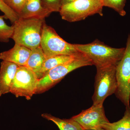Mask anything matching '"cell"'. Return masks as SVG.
I'll return each mask as SVG.
<instances>
[{
  "instance_id": "obj_3",
  "label": "cell",
  "mask_w": 130,
  "mask_h": 130,
  "mask_svg": "<svg viewBox=\"0 0 130 130\" xmlns=\"http://www.w3.org/2000/svg\"><path fill=\"white\" fill-rule=\"evenodd\" d=\"M41 46L46 58L58 55H79L83 54L75 47L59 36L51 26L43 24Z\"/></svg>"
},
{
  "instance_id": "obj_18",
  "label": "cell",
  "mask_w": 130,
  "mask_h": 130,
  "mask_svg": "<svg viewBox=\"0 0 130 130\" xmlns=\"http://www.w3.org/2000/svg\"><path fill=\"white\" fill-rule=\"evenodd\" d=\"M103 6L114 9L120 16H124L126 14L125 10L126 0H102Z\"/></svg>"
},
{
  "instance_id": "obj_16",
  "label": "cell",
  "mask_w": 130,
  "mask_h": 130,
  "mask_svg": "<svg viewBox=\"0 0 130 130\" xmlns=\"http://www.w3.org/2000/svg\"><path fill=\"white\" fill-rule=\"evenodd\" d=\"M102 128L106 130H130V107H126L124 116L120 120L105 124Z\"/></svg>"
},
{
  "instance_id": "obj_9",
  "label": "cell",
  "mask_w": 130,
  "mask_h": 130,
  "mask_svg": "<svg viewBox=\"0 0 130 130\" xmlns=\"http://www.w3.org/2000/svg\"><path fill=\"white\" fill-rule=\"evenodd\" d=\"M72 118L80 125L84 130L98 129L102 128L103 125L109 122L105 115L103 105H93Z\"/></svg>"
},
{
  "instance_id": "obj_15",
  "label": "cell",
  "mask_w": 130,
  "mask_h": 130,
  "mask_svg": "<svg viewBox=\"0 0 130 130\" xmlns=\"http://www.w3.org/2000/svg\"><path fill=\"white\" fill-rule=\"evenodd\" d=\"M41 116L43 118L54 123L60 130H84L80 125L72 118L61 119L47 113H43Z\"/></svg>"
},
{
  "instance_id": "obj_11",
  "label": "cell",
  "mask_w": 130,
  "mask_h": 130,
  "mask_svg": "<svg viewBox=\"0 0 130 130\" xmlns=\"http://www.w3.org/2000/svg\"><path fill=\"white\" fill-rule=\"evenodd\" d=\"M19 67L11 62L2 61L0 67V96L10 93L12 83Z\"/></svg>"
},
{
  "instance_id": "obj_22",
  "label": "cell",
  "mask_w": 130,
  "mask_h": 130,
  "mask_svg": "<svg viewBox=\"0 0 130 130\" xmlns=\"http://www.w3.org/2000/svg\"><path fill=\"white\" fill-rule=\"evenodd\" d=\"M76 0H62V5L70 3Z\"/></svg>"
},
{
  "instance_id": "obj_13",
  "label": "cell",
  "mask_w": 130,
  "mask_h": 130,
  "mask_svg": "<svg viewBox=\"0 0 130 130\" xmlns=\"http://www.w3.org/2000/svg\"><path fill=\"white\" fill-rule=\"evenodd\" d=\"M83 54L79 55H58L52 56L46 59L41 69L40 70L37 77L38 79L42 77L50 70L54 68L71 62L82 56Z\"/></svg>"
},
{
  "instance_id": "obj_20",
  "label": "cell",
  "mask_w": 130,
  "mask_h": 130,
  "mask_svg": "<svg viewBox=\"0 0 130 130\" xmlns=\"http://www.w3.org/2000/svg\"><path fill=\"white\" fill-rule=\"evenodd\" d=\"M45 9L52 13L59 12L62 6V0H41Z\"/></svg>"
},
{
  "instance_id": "obj_23",
  "label": "cell",
  "mask_w": 130,
  "mask_h": 130,
  "mask_svg": "<svg viewBox=\"0 0 130 130\" xmlns=\"http://www.w3.org/2000/svg\"><path fill=\"white\" fill-rule=\"evenodd\" d=\"M96 130H106L105 129H103V128H100V129H98Z\"/></svg>"
},
{
  "instance_id": "obj_5",
  "label": "cell",
  "mask_w": 130,
  "mask_h": 130,
  "mask_svg": "<svg viewBox=\"0 0 130 130\" xmlns=\"http://www.w3.org/2000/svg\"><path fill=\"white\" fill-rule=\"evenodd\" d=\"M92 65L90 60L83 54L71 62L51 69L38 80L35 94H41L48 90L73 70Z\"/></svg>"
},
{
  "instance_id": "obj_19",
  "label": "cell",
  "mask_w": 130,
  "mask_h": 130,
  "mask_svg": "<svg viewBox=\"0 0 130 130\" xmlns=\"http://www.w3.org/2000/svg\"><path fill=\"white\" fill-rule=\"evenodd\" d=\"M0 10L4 13L5 19H9L13 24L19 19L17 13L9 7L3 0H0Z\"/></svg>"
},
{
  "instance_id": "obj_7",
  "label": "cell",
  "mask_w": 130,
  "mask_h": 130,
  "mask_svg": "<svg viewBox=\"0 0 130 130\" xmlns=\"http://www.w3.org/2000/svg\"><path fill=\"white\" fill-rule=\"evenodd\" d=\"M117 88L115 94L126 107H130V34L124 55L116 66Z\"/></svg>"
},
{
  "instance_id": "obj_12",
  "label": "cell",
  "mask_w": 130,
  "mask_h": 130,
  "mask_svg": "<svg viewBox=\"0 0 130 130\" xmlns=\"http://www.w3.org/2000/svg\"><path fill=\"white\" fill-rule=\"evenodd\" d=\"M51 13L43 7L41 0H26L18 15L20 19L33 18L45 19Z\"/></svg>"
},
{
  "instance_id": "obj_21",
  "label": "cell",
  "mask_w": 130,
  "mask_h": 130,
  "mask_svg": "<svg viewBox=\"0 0 130 130\" xmlns=\"http://www.w3.org/2000/svg\"><path fill=\"white\" fill-rule=\"evenodd\" d=\"M5 3L17 14L21 11L26 0H3Z\"/></svg>"
},
{
  "instance_id": "obj_10",
  "label": "cell",
  "mask_w": 130,
  "mask_h": 130,
  "mask_svg": "<svg viewBox=\"0 0 130 130\" xmlns=\"http://www.w3.org/2000/svg\"><path fill=\"white\" fill-rule=\"evenodd\" d=\"M31 50L23 46L15 44L13 47L0 54L2 61L14 63L19 66H26Z\"/></svg>"
},
{
  "instance_id": "obj_1",
  "label": "cell",
  "mask_w": 130,
  "mask_h": 130,
  "mask_svg": "<svg viewBox=\"0 0 130 130\" xmlns=\"http://www.w3.org/2000/svg\"><path fill=\"white\" fill-rule=\"evenodd\" d=\"M74 44L76 48L88 57L96 68L116 66L125 50V48L112 47L98 40L88 44Z\"/></svg>"
},
{
  "instance_id": "obj_6",
  "label": "cell",
  "mask_w": 130,
  "mask_h": 130,
  "mask_svg": "<svg viewBox=\"0 0 130 130\" xmlns=\"http://www.w3.org/2000/svg\"><path fill=\"white\" fill-rule=\"evenodd\" d=\"M116 65L96 68L94 91L92 96L93 105H103L106 98L116 92L117 88Z\"/></svg>"
},
{
  "instance_id": "obj_4",
  "label": "cell",
  "mask_w": 130,
  "mask_h": 130,
  "mask_svg": "<svg viewBox=\"0 0 130 130\" xmlns=\"http://www.w3.org/2000/svg\"><path fill=\"white\" fill-rule=\"evenodd\" d=\"M102 0H76L62 5L60 14L62 19L70 22L84 20L89 16H103Z\"/></svg>"
},
{
  "instance_id": "obj_8",
  "label": "cell",
  "mask_w": 130,
  "mask_h": 130,
  "mask_svg": "<svg viewBox=\"0 0 130 130\" xmlns=\"http://www.w3.org/2000/svg\"><path fill=\"white\" fill-rule=\"evenodd\" d=\"M39 79L35 72L26 66H19L12 83L10 93L16 97L30 100L35 94Z\"/></svg>"
},
{
  "instance_id": "obj_14",
  "label": "cell",
  "mask_w": 130,
  "mask_h": 130,
  "mask_svg": "<svg viewBox=\"0 0 130 130\" xmlns=\"http://www.w3.org/2000/svg\"><path fill=\"white\" fill-rule=\"evenodd\" d=\"M46 58L41 46L31 50V52L26 67L29 68L38 76Z\"/></svg>"
},
{
  "instance_id": "obj_17",
  "label": "cell",
  "mask_w": 130,
  "mask_h": 130,
  "mask_svg": "<svg viewBox=\"0 0 130 130\" xmlns=\"http://www.w3.org/2000/svg\"><path fill=\"white\" fill-rule=\"evenodd\" d=\"M4 19V15L0 16V42L7 43L12 37L13 27L7 25Z\"/></svg>"
},
{
  "instance_id": "obj_2",
  "label": "cell",
  "mask_w": 130,
  "mask_h": 130,
  "mask_svg": "<svg viewBox=\"0 0 130 130\" xmlns=\"http://www.w3.org/2000/svg\"><path fill=\"white\" fill-rule=\"evenodd\" d=\"M45 19H20L13 24L12 38L15 44L23 46L31 50L41 46L42 31Z\"/></svg>"
}]
</instances>
